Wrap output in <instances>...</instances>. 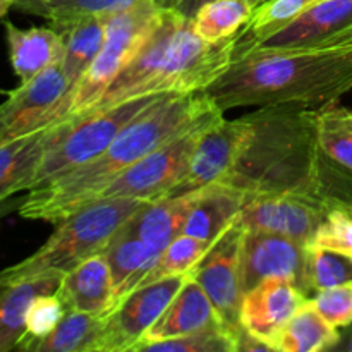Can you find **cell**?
Listing matches in <instances>:
<instances>
[{
    "label": "cell",
    "instance_id": "obj_1",
    "mask_svg": "<svg viewBox=\"0 0 352 352\" xmlns=\"http://www.w3.org/2000/svg\"><path fill=\"white\" fill-rule=\"evenodd\" d=\"M351 89L352 28L315 43L241 52L205 91L226 113L239 107L322 109Z\"/></svg>",
    "mask_w": 352,
    "mask_h": 352
},
{
    "label": "cell",
    "instance_id": "obj_2",
    "mask_svg": "<svg viewBox=\"0 0 352 352\" xmlns=\"http://www.w3.org/2000/svg\"><path fill=\"white\" fill-rule=\"evenodd\" d=\"M223 116L206 91L168 93L155 105L134 117L103 153L88 164L28 191L19 215L26 220L58 223L88 203L102 198L105 189L122 172L146 155L175 140L198 124Z\"/></svg>",
    "mask_w": 352,
    "mask_h": 352
},
{
    "label": "cell",
    "instance_id": "obj_3",
    "mask_svg": "<svg viewBox=\"0 0 352 352\" xmlns=\"http://www.w3.org/2000/svg\"><path fill=\"white\" fill-rule=\"evenodd\" d=\"M237 34L208 43L195 31L192 17L177 7H167L153 34L91 110L107 109L134 96L205 91L232 65Z\"/></svg>",
    "mask_w": 352,
    "mask_h": 352
},
{
    "label": "cell",
    "instance_id": "obj_4",
    "mask_svg": "<svg viewBox=\"0 0 352 352\" xmlns=\"http://www.w3.org/2000/svg\"><path fill=\"white\" fill-rule=\"evenodd\" d=\"M246 117L253 127L250 141L222 184L234 186L250 196L282 192L320 196L322 150L315 109L258 107Z\"/></svg>",
    "mask_w": 352,
    "mask_h": 352
},
{
    "label": "cell",
    "instance_id": "obj_5",
    "mask_svg": "<svg viewBox=\"0 0 352 352\" xmlns=\"http://www.w3.org/2000/svg\"><path fill=\"white\" fill-rule=\"evenodd\" d=\"M146 203L151 201L138 198H100L88 203L58 222L55 232L40 250L6 268L0 284L3 287L45 272L67 274L88 258L103 253L120 227Z\"/></svg>",
    "mask_w": 352,
    "mask_h": 352
},
{
    "label": "cell",
    "instance_id": "obj_6",
    "mask_svg": "<svg viewBox=\"0 0 352 352\" xmlns=\"http://www.w3.org/2000/svg\"><path fill=\"white\" fill-rule=\"evenodd\" d=\"M167 7L155 0L127 6L105 12V41L88 71L65 96L64 103L52 116L50 122L67 116H82L93 109L113 79L138 55L148 38L160 24Z\"/></svg>",
    "mask_w": 352,
    "mask_h": 352
},
{
    "label": "cell",
    "instance_id": "obj_7",
    "mask_svg": "<svg viewBox=\"0 0 352 352\" xmlns=\"http://www.w3.org/2000/svg\"><path fill=\"white\" fill-rule=\"evenodd\" d=\"M165 95L134 96L107 109L91 110L85 116H67L58 120L57 133L34 172L30 191L98 157L134 117Z\"/></svg>",
    "mask_w": 352,
    "mask_h": 352
},
{
    "label": "cell",
    "instance_id": "obj_8",
    "mask_svg": "<svg viewBox=\"0 0 352 352\" xmlns=\"http://www.w3.org/2000/svg\"><path fill=\"white\" fill-rule=\"evenodd\" d=\"M215 120L198 124L175 140L151 151L143 160L122 172L105 189L102 198H138L144 201L167 198L188 172L201 134Z\"/></svg>",
    "mask_w": 352,
    "mask_h": 352
},
{
    "label": "cell",
    "instance_id": "obj_9",
    "mask_svg": "<svg viewBox=\"0 0 352 352\" xmlns=\"http://www.w3.org/2000/svg\"><path fill=\"white\" fill-rule=\"evenodd\" d=\"M188 275H172L140 285L103 316L100 352H134L144 333L158 322L165 309L188 282Z\"/></svg>",
    "mask_w": 352,
    "mask_h": 352
},
{
    "label": "cell",
    "instance_id": "obj_10",
    "mask_svg": "<svg viewBox=\"0 0 352 352\" xmlns=\"http://www.w3.org/2000/svg\"><path fill=\"white\" fill-rule=\"evenodd\" d=\"M244 230L246 227L237 217L236 222L223 230L222 236L213 243L205 258L192 270L195 278L212 299L223 325L232 330L236 337L243 327L241 306H243L244 289L241 258H243Z\"/></svg>",
    "mask_w": 352,
    "mask_h": 352
},
{
    "label": "cell",
    "instance_id": "obj_11",
    "mask_svg": "<svg viewBox=\"0 0 352 352\" xmlns=\"http://www.w3.org/2000/svg\"><path fill=\"white\" fill-rule=\"evenodd\" d=\"M251 131L253 127L246 116L236 120H227L222 116L210 124L199 138L188 172L167 198L226 182L250 141Z\"/></svg>",
    "mask_w": 352,
    "mask_h": 352
},
{
    "label": "cell",
    "instance_id": "obj_12",
    "mask_svg": "<svg viewBox=\"0 0 352 352\" xmlns=\"http://www.w3.org/2000/svg\"><path fill=\"white\" fill-rule=\"evenodd\" d=\"M330 208L315 195H254L248 198L239 219L246 229L278 234L308 246Z\"/></svg>",
    "mask_w": 352,
    "mask_h": 352
},
{
    "label": "cell",
    "instance_id": "obj_13",
    "mask_svg": "<svg viewBox=\"0 0 352 352\" xmlns=\"http://www.w3.org/2000/svg\"><path fill=\"white\" fill-rule=\"evenodd\" d=\"M69 91L71 82L62 62H57L7 93L0 107V143L50 122Z\"/></svg>",
    "mask_w": 352,
    "mask_h": 352
},
{
    "label": "cell",
    "instance_id": "obj_14",
    "mask_svg": "<svg viewBox=\"0 0 352 352\" xmlns=\"http://www.w3.org/2000/svg\"><path fill=\"white\" fill-rule=\"evenodd\" d=\"M306 261H308L306 244L278 234L246 229L243 237V258H241L244 294L268 277L287 278L305 292Z\"/></svg>",
    "mask_w": 352,
    "mask_h": 352
},
{
    "label": "cell",
    "instance_id": "obj_15",
    "mask_svg": "<svg viewBox=\"0 0 352 352\" xmlns=\"http://www.w3.org/2000/svg\"><path fill=\"white\" fill-rule=\"evenodd\" d=\"M306 296L292 280L280 277L263 278L244 294L241 306V325L270 344L275 351V340L282 329L306 302Z\"/></svg>",
    "mask_w": 352,
    "mask_h": 352
},
{
    "label": "cell",
    "instance_id": "obj_16",
    "mask_svg": "<svg viewBox=\"0 0 352 352\" xmlns=\"http://www.w3.org/2000/svg\"><path fill=\"white\" fill-rule=\"evenodd\" d=\"M215 325H223L222 318H220L219 311L213 306L212 299L208 298L205 289L191 274V277L182 285L179 294L175 296L170 306L165 309L164 315L144 333V337L138 344L134 352L146 351V347L155 342L188 336V333L196 332V330Z\"/></svg>",
    "mask_w": 352,
    "mask_h": 352
},
{
    "label": "cell",
    "instance_id": "obj_17",
    "mask_svg": "<svg viewBox=\"0 0 352 352\" xmlns=\"http://www.w3.org/2000/svg\"><path fill=\"white\" fill-rule=\"evenodd\" d=\"M203 191L205 188L146 203L120 227L116 236L138 237L155 250L164 251L175 237L184 234L189 215L201 198Z\"/></svg>",
    "mask_w": 352,
    "mask_h": 352
},
{
    "label": "cell",
    "instance_id": "obj_18",
    "mask_svg": "<svg viewBox=\"0 0 352 352\" xmlns=\"http://www.w3.org/2000/svg\"><path fill=\"white\" fill-rule=\"evenodd\" d=\"M58 120L36 127L23 136L0 143V201L30 191L31 181L41 158L57 133Z\"/></svg>",
    "mask_w": 352,
    "mask_h": 352
},
{
    "label": "cell",
    "instance_id": "obj_19",
    "mask_svg": "<svg viewBox=\"0 0 352 352\" xmlns=\"http://www.w3.org/2000/svg\"><path fill=\"white\" fill-rule=\"evenodd\" d=\"M57 294L67 311L105 316L116 305L112 272L105 253L95 254L67 272Z\"/></svg>",
    "mask_w": 352,
    "mask_h": 352
},
{
    "label": "cell",
    "instance_id": "obj_20",
    "mask_svg": "<svg viewBox=\"0 0 352 352\" xmlns=\"http://www.w3.org/2000/svg\"><path fill=\"white\" fill-rule=\"evenodd\" d=\"M64 272H45L3 285L0 302V352L17 349L26 332V318L38 298L55 294L64 280Z\"/></svg>",
    "mask_w": 352,
    "mask_h": 352
},
{
    "label": "cell",
    "instance_id": "obj_21",
    "mask_svg": "<svg viewBox=\"0 0 352 352\" xmlns=\"http://www.w3.org/2000/svg\"><path fill=\"white\" fill-rule=\"evenodd\" d=\"M9 58L21 82L62 62L64 41L55 28H17L6 21Z\"/></svg>",
    "mask_w": 352,
    "mask_h": 352
},
{
    "label": "cell",
    "instance_id": "obj_22",
    "mask_svg": "<svg viewBox=\"0 0 352 352\" xmlns=\"http://www.w3.org/2000/svg\"><path fill=\"white\" fill-rule=\"evenodd\" d=\"M351 28L352 0H323L258 47H296L315 43Z\"/></svg>",
    "mask_w": 352,
    "mask_h": 352
},
{
    "label": "cell",
    "instance_id": "obj_23",
    "mask_svg": "<svg viewBox=\"0 0 352 352\" xmlns=\"http://www.w3.org/2000/svg\"><path fill=\"white\" fill-rule=\"evenodd\" d=\"M250 195L229 184L206 186L184 227V234L213 244L243 212Z\"/></svg>",
    "mask_w": 352,
    "mask_h": 352
},
{
    "label": "cell",
    "instance_id": "obj_24",
    "mask_svg": "<svg viewBox=\"0 0 352 352\" xmlns=\"http://www.w3.org/2000/svg\"><path fill=\"white\" fill-rule=\"evenodd\" d=\"M64 41L62 67L71 82V91L98 57L105 41V12L86 14L67 21L50 23ZM69 91V93H71Z\"/></svg>",
    "mask_w": 352,
    "mask_h": 352
},
{
    "label": "cell",
    "instance_id": "obj_25",
    "mask_svg": "<svg viewBox=\"0 0 352 352\" xmlns=\"http://www.w3.org/2000/svg\"><path fill=\"white\" fill-rule=\"evenodd\" d=\"M110 265L116 305L140 287L160 260L162 251L138 237L116 236L103 251ZM113 305V306H116Z\"/></svg>",
    "mask_w": 352,
    "mask_h": 352
},
{
    "label": "cell",
    "instance_id": "obj_26",
    "mask_svg": "<svg viewBox=\"0 0 352 352\" xmlns=\"http://www.w3.org/2000/svg\"><path fill=\"white\" fill-rule=\"evenodd\" d=\"M340 340L339 329L327 322L315 306L306 299L291 318V322L282 329L280 336L275 340V351L284 352H322L333 351Z\"/></svg>",
    "mask_w": 352,
    "mask_h": 352
},
{
    "label": "cell",
    "instance_id": "obj_27",
    "mask_svg": "<svg viewBox=\"0 0 352 352\" xmlns=\"http://www.w3.org/2000/svg\"><path fill=\"white\" fill-rule=\"evenodd\" d=\"M320 2H323V0H265V2H261L254 9L250 23L237 34L234 55L258 47L265 40H268L272 34L287 28L306 10H309Z\"/></svg>",
    "mask_w": 352,
    "mask_h": 352
},
{
    "label": "cell",
    "instance_id": "obj_28",
    "mask_svg": "<svg viewBox=\"0 0 352 352\" xmlns=\"http://www.w3.org/2000/svg\"><path fill=\"white\" fill-rule=\"evenodd\" d=\"M103 316L67 311L57 329L24 351L30 352H100Z\"/></svg>",
    "mask_w": 352,
    "mask_h": 352
},
{
    "label": "cell",
    "instance_id": "obj_29",
    "mask_svg": "<svg viewBox=\"0 0 352 352\" xmlns=\"http://www.w3.org/2000/svg\"><path fill=\"white\" fill-rule=\"evenodd\" d=\"M254 9L248 0H208L195 12L192 26L205 41L219 43L241 33Z\"/></svg>",
    "mask_w": 352,
    "mask_h": 352
},
{
    "label": "cell",
    "instance_id": "obj_30",
    "mask_svg": "<svg viewBox=\"0 0 352 352\" xmlns=\"http://www.w3.org/2000/svg\"><path fill=\"white\" fill-rule=\"evenodd\" d=\"M315 119L323 153L352 174V110L332 103L315 109Z\"/></svg>",
    "mask_w": 352,
    "mask_h": 352
},
{
    "label": "cell",
    "instance_id": "obj_31",
    "mask_svg": "<svg viewBox=\"0 0 352 352\" xmlns=\"http://www.w3.org/2000/svg\"><path fill=\"white\" fill-rule=\"evenodd\" d=\"M141 0H19L16 7L23 12L45 17L48 23H58L86 14H103L124 9ZM165 7H177L179 0H155Z\"/></svg>",
    "mask_w": 352,
    "mask_h": 352
},
{
    "label": "cell",
    "instance_id": "obj_32",
    "mask_svg": "<svg viewBox=\"0 0 352 352\" xmlns=\"http://www.w3.org/2000/svg\"><path fill=\"white\" fill-rule=\"evenodd\" d=\"M212 246L213 244L205 243V241L196 239L188 234H181L162 251L160 260L157 261L155 268L146 275L141 285L151 284V282L172 277V275L192 274V270L198 267L199 261L205 258Z\"/></svg>",
    "mask_w": 352,
    "mask_h": 352
},
{
    "label": "cell",
    "instance_id": "obj_33",
    "mask_svg": "<svg viewBox=\"0 0 352 352\" xmlns=\"http://www.w3.org/2000/svg\"><path fill=\"white\" fill-rule=\"evenodd\" d=\"M352 282V258L320 248H308L306 261V298L333 285Z\"/></svg>",
    "mask_w": 352,
    "mask_h": 352
},
{
    "label": "cell",
    "instance_id": "obj_34",
    "mask_svg": "<svg viewBox=\"0 0 352 352\" xmlns=\"http://www.w3.org/2000/svg\"><path fill=\"white\" fill-rule=\"evenodd\" d=\"M146 352H236V333L223 325L206 327L188 336L151 344Z\"/></svg>",
    "mask_w": 352,
    "mask_h": 352
},
{
    "label": "cell",
    "instance_id": "obj_35",
    "mask_svg": "<svg viewBox=\"0 0 352 352\" xmlns=\"http://www.w3.org/2000/svg\"><path fill=\"white\" fill-rule=\"evenodd\" d=\"M308 248L330 250L352 258V206H332L309 241Z\"/></svg>",
    "mask_w": 352,
    "mask_h": 352
},
{
    "label": "cell",
    "instance_id": "obj_36",
    "mask_svg": "<svg viewBox=\"0 0 352 352\" xmlns=\"http://www.w3.org/2000/svg\"><path fill=\"white\" fill-rule=\"evenodd\" d=\"M65 315H67V309H65V305L58 298L57 292L38 298L30 309V315L26 318V332H24V337L17 349L24 351L36 340L50 336L57 329L58 323L64 320Z\"/></svg>",
    "mask_w": 352,
    "mask_h": 352
},
{
    "label": "cell",
    "instance_id": "obj_37",
    "mask_svg": "<svg viewBox=\"0 0 352 352\" xmlns=\"http://www.w3.org/2000/svg\"><path fill=\"white\" fill-rule=\"evenodd\" d=\"M309 302L336 329L352 325V282L322 289L309 298Z\"/></svg>",
    "mask_w": 352,
    "mask_h": 352
},
{
    "label": "cell",
    "instance_id": "obj_38",
    "mask_svg": "<svg viewBox=\"0 0 352 352\" xmlns=\"http://www.w3.org/2000/svg\"><path fill=\"white\" fill-rule=\"evenodd\" d=\"M205 2H208V0H179L177 9L181 10L182 14H186L188 17H192L196 10H198ZM248 2L253 3L254 7H258L261 2H265V0H248Z\"/></svg>",
    "mask_w": 352,
    "mask_h": 352
},
{
    "label": "cell",
    "instance_id": "obj_39",
    "mask_svg": "<svg viewBox=\"0 0 352 352\" xmlns=\"http://www.w3.org/2000/svg\"><path fill=\"white\" fill-rule=\"evenodd\" d=\"M333 351L352 352V325L347 327V329H344V333H340L339 344H337Z\"/></svg>",
    "mask_w": 352,
    "mask_h": 352
},
{
    "label": "cell",
    "instance_id": "obj_40",
    "mask_svg": "<svg viewBox=\"0 0 352 352\" xmlns=\"http://www.w3.org/2000/svg\"><path fill=\"white\" fill-rule=\"evenodd\" d=\"M17 2H19V0H0V12H2V16L6 17L10 7H16Z\"/></svg>",
    "mask_w": 352,
    "mask_h": 352
}]
</instances>
